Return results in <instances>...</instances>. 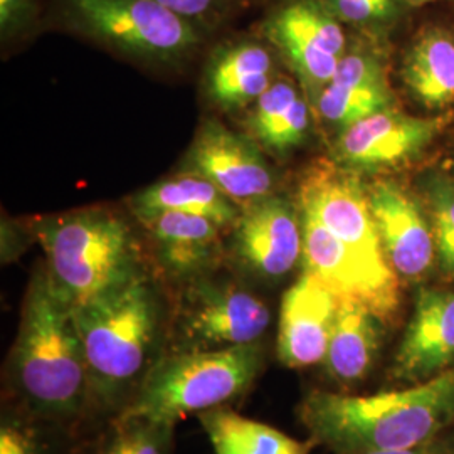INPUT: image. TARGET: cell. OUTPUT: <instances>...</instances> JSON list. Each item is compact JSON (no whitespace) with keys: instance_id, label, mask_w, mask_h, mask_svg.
I'll list each match as a JSON object with an SVG mask.
<instances>
[{"instance_id":"32","label":"cell","mask_w":454,"mask_h":454,"mask_svg":"<svg viewBox=\"0 0 454 454\" xmlns=\"http://www.w3.org/2000/svg\"><path fill=\"white\" fill-rule=\"evenodd\" d=\"M404 2L412 9V7H422V5H427V4H433V2H439V0H404Z\"/></svg>"},{"instance_id":"29","label":"cell","mask_w":454,"mask_h":454,"mask_svg":"<svg viewBox=\"0 0 454 454\" xmlns=\"http://www.w3.org/2000/svg\"><path fill=\"white\" fill-rule=\"evenodd\" d=\"M172 12L189 19L206 33L223 26L251 0H153Z\"/></svg>"},{"instance_id":"2","label":"cell","mask_w":454,"mask_h":454,"mask_svg":"<svg viewBox=\"0 0 454 454\" xmlns=\"http://www.w3.org/2000/svg\"><path fill=\"white\" fill-rule=\"evenodd\" d=\"M298 416L317 444L337 454L404 451L433 442L454 418V367L399 390L352 395L311 390Z\"/></svg>"},{"instance_id":"25","label":"cell","mask_w":454,"mask_h":454,"mask_svg":"<svg viewBox=\"0 0 454 454\" xmlns=\"http://www.w3.org/2000/svg\"><path fill=\"white\" fill-rule=\"evenodd\" d=\"M176 424L118 414L84 454H172Z\"/></svg>"},{"instance_id":"17","label":"cell","mask_w":454,"mask_h":454,"mask_svg":"<svg viewBox=\"0 0 454 454\" xmlns=\"http://www.w3.org/2000/svg\"><path fill=\"white\" fill-rule=\"evenodd\" d=\"M454 367V292L422 288L395 352L392 377L421 384Z\"/></svg>"},{"instance_id":"4","label":"cell","mask_w":454,"mask_h":454,"mask_svg":"<svg viewBox=\"0 0 454 454\" xmlns=\"http://www.w3.org/2000/svg\"><path fill=\"white\" fill-rule=\"evenodd\" d=\"M266 365L262 343L165 350L120 414L177 424L189 414L227 406L258 380Z\"/></svg>"},{"instance_id":"7","label":"cell","mask_w":454,"mask_h":454,"mask_svg":"<svg viewBox=\"0 0 454 454\" xmlns=\"http://www.w3.org/2000/svg\"><path fill=\"white\" fill-rule=\"evenodd\" d=\"M167 350H211L262 343L271 309L234 278L214 273L184 283Z\"/></svg>"},{"instance_id":"15","label":"cell","mask_w":454,"mask_h":454,"mask_svg":"<svg viewBox=\"0 0 454 454\" xmlns=\"http://www.w3.org/2000/svg\"><path fill=\"white\" fill-rule=\"evenodd\" d=\"M303 226V273L320 279L340 301H357L386 324L401 305V290L379 281L311 212L300 209Z\"/></svg>"},{"instance_id":"20","label":"cell","mask_w":454,"mask_h":454,"mask_svg":"<svg viewBox=\"0 0 454 454\" xmlns=\"http://www.w3.org/2000/svg\"><path fill=\"white\" fill-rule=\"evenodd\" d=\"M401 76L421 106L442 112L454 105V31L424 24L407 44Z\"/></svg>"},{"instance_id":"14","label":"cell","mask_w":454,"mask_h":454,"mask_svg":"<svg viewBox=\"0 0 454 454\" xmlns=\"http://www.w3.org/2000/svg\"><path fill=\"white\" fill-rule=\"evenodd\" d=\"M373 221L390 270L403 281H418L436 260L429 215L404 185L390 179L367 185Z\"/></svg>"},{"instance_id":"13","label":"cell","mask_w":454,"mask_h":454,"mask_svg":"<svg viewBox=\"0 0 454 454\" xmlns=\"http://www.w3.org/2000/svg\"><path fill=\"white\" fill-rule=\"evenodd\" d=\"M185 172L212 182L239 207L273 195L275 177L260 144L243 133L207 120L185 157Z\"/></svg>"},{"instance_id":"3","label":"cell","mask_w":454,"mask_h":454,"mask_svg":"<svg viewBox=\"0 0 454 454\" xmlns=\"http://www.w3.org/2000/svg\"><path fill=\"white\" fill-rule=\"evenodd\" d=\"M73 318L90 375V412L114 418L167 350L155 288L140 271L73 309Z\"/></svg>"},{"instance_id":"9","label":"cell","mask_w":454,"mask_h":454,"mask_svg":"<svg viewBox=\"0 0 454 454\" xmlns=\"http://www.w3.org/2000/svg\"><path fill=\"white\" fill-rule=\"evenodd\" d=\"M300 209L315 214L384 285L399 288L401 279L390 270L373 221L367 185L358 172L339 162L313 163L298 187Z\"/></svg>"},{"instance_id":"6","label":"cell","mask_w":454,"mask_h":454,"mask_svg":"<svg viewBox=\"0 0 454 454\" xmlns=\"http://www.w3.org/2000/svg\"><path fill=\"white\" fill-rule=\"evenodd\" d=\"M63 7L76 31L142 61H180L207 34L153 0H63Z\"/></svg>"},{"instance_id":"11","label":"cell","mask_w":454,"mask_h":454,"mask_svg":"<svg viewBox=\"0 0 454 454\" xmlns=\"http://www.w3.org/2000/svg\"><path fill=\"white\" fill-rule=\"evenodd\" d=\"M387 41L352 33L333 78L313 105L326 130L339 135L371 114L394 106L386 67Z\"/></svg>"},{"instance_id":"26","label":"cell","mask_w":454,"mask_h":454,"mask_svg":"<svg viewBox=\"0 0 454 454\" xmlns=\"http://www.w3.org/2000/svg\"><path fill=\"white\" fill-rule=\"evenodd\" d=\"M352 33L389 41L409 12L404 0H320Z\"/></svg>"},{"instance_id":"10","label":"cell","mask_w":454,"mask_h":454,"mask_svg":"<svg viewBox=\"0 0 454 454\" xmlns=\"http://www.w3.org/2000/svg\"><path fill=\"white\" fill-rule=\"evenodd\" d=\"M231 254L244 273L256 279H283L303 258L301 214L275 194L244 207L232 226Z\"/></svg>"},{"instance_id":"31","label":"cell","mask_w":454,"mask_h":454,"mask_svg":"<svg viewBox=\"0 0 454 454\" xmlns=\"http://www.w3.org/2000/svg\"><path fill=\"white\" fill-rule=\"evenodd\" d=\"M362 454H446L442 453V451H439L436 450L434 446H433V442H429V444H424V446H419V448H412V450H404V451H382V453H362Z\"/></svg>"},{"instance_id":"1","label":"cell","mask_w":454,"mask_h":454,"mask_svg":"<svg viewBox=\"0 0 454 454\" xmlns=\"http://www.w3.org/2000/svg\"><path fill=\"white\" fill-rule=\"evenodd\" d=\"M17 406L34 418L69 426L90 412V375L73 309L48 270L33 276L17 339L7 357Z\"/></svg>"},{"instance_id":"21","label":"cell","mask_w":454,"mask_h":454,"mask_svg":"<svg viewBox=\"0 0 454 454\" xmlns=\"http://www.w3.org/2000/svg\"><path fill=\"white\" fill-rule=\"evenodd\" d=\"M384 322L357 301H340L324 360L326 377L354 386L369 377L379 358Z\"/></svg>"},{"instance_id":"27","label":"cell","mask_w":454,"mask_h":454,"mask_svg":"<svg viewBox=\"0 0 454 454\" xmlns=\"http://www.w3.org/2000/svg\"><path fill=\"white\" fill-rule=\"evenodd\" d=\"M441 271L454 279V177L434 172L422 182Z\"/></svg>"},{"instance_id":"18","label":"cell","mask_w":454,"mask_h":454,"mask_svg":"<svg viewBox=\"0 0 454 454\" xmlns=\"http://www.w3.org/2000/svg\"><path fill=\"white\" fill-rule=\"evenodd\" d=\"M163 271L187 283L214 273L223 260L221 229L211 219L176 211H137Z\"/></svg>"},{"instance_id":"19","label":"cell","mask_w":454,"mask_h":454,"mask_svg":"<svg viewBox=\"0 0 454 454\" xmlns=\"http://www.w3.org/2000/svg\"><path fill=\"white\" fill-rule=\"evenodd\" d=\"M276 54L260 35H243L217 44L206 66V91L221 110L253 106L276 78Z\"/></svg>"},{"instance_id":"24","label":"cell","mask_w":454,"mask_h":454,"mask_svg":"<svg viewBox=\"0 0 454 454\" xmlns=\"http://www.w3.org/2000/svg\"><path fill=\"white\" fill-rule=\"evenodd\" d=\"M197 419L215 454H309L317 444L311 438L298 441L227 406L204 411Z\"/></svg>"},{"instance_id":"30","label":"cell","mask_w":454,"mask_h":454,"mask_svg":"<svg viewBox=\"0 0 454 454\" xmlns=\"http://www.w3.org/2000/svg\"><path fill=\"white\" fill-rule=\"evenodd\" d=\"M39 17L37 0H0L2 43H11L33 31Z\"/></svg>"},{"instance_id":"8","label":"cell","mask_w":454,"mask_h":454,"mask_svg":"<svg viewBox=\"0 0 454 454\" xmlns=\"http://www.w3.org/2000/svg\"><path fill=\"white\" fill-rule=\"evenodd\" d=\"M258 34L290 66L311 108L333 78L352 37L320 0H276Z\"/></svg>"},{"instance_id":"5","label":"cell","mask_w":454,"mask_h":454,"mask_svg":"<svg viewBox=\"0 0 454 454\" xmlns=\"http://www.w3.org/2000/svg\"><path fill=\"white\" fill-rule=\"evenodd\" d=\"M49 276L71 309L114 290L144 271L127 223L112 212L88 209L35 224Z\"/></svg>"},{"instance_id":"28","label":"cell","mask_w":454,"mask_h":454,"mask_svg":"<svg viewBox=\"0 0 454 454\" xmlns=\"http://www.w3.org/2000/svg\"><path fill=\"white\" fill-rule=\"evenodd\" d=\"M52 422L34 418L22 407L9 406L0 419V454H61L49 436Z\"/></svg>"},{"instance_id":"23","label":"cell","mask_w":454,"mask_h":454,"mask_svg":"<svg viewBox=\"0 0 454 454\" xmlns=\"http://www.w3.org/2000/svg\"><path fill=\"white\" fill-rule=\"evenodd\" d=\"M133 212L176 211L202 215L221 227L234 226L241 209L219 187L197 174L184 172L160 180L131 199Z\"/></svg>"},{"instance_id":"22","label":"cell","mask_w":454,"mask_h":454,"mask_svg":"<svg viewBox=\"0 0 454 454\" xmlns=\"http://www.w3.org/2000/svg\"><path fill=\"white\" fill-rule=\"evenodd\" d=\"M313 108L303 90L285 78L258 98L247 116L253 138L276 155H285L307 138Z\"/></svg>"},{"instance_id":"12","label":"cell","mask_w":454,"mask_h":454,"mask_svg":"<svg viewBox=\"0 0 454 454\" xmlns=\"http://www.w3.org/2000/svg\"><path fill=\"white\" fill-rule=\"evenodd\" d=\"M444 123L441 116H412L394 105L335 135V162L356 172L401 167L419 157Z\"/></svg>"},{"instance_id":"16","label":"cell","mask_w":454,"mask_h":454,"mask_svg":"<svg viewBox=\"0 0 454 454\" xmlns=\"http://www.w3.org/2000/svg\"><path fill=\"white\" fill-rule=\"evenodd\" d=\"M340 300L303 273L283 294L278 318V360L288 369L324 364Z\"/></svg>"}]
</instances>
